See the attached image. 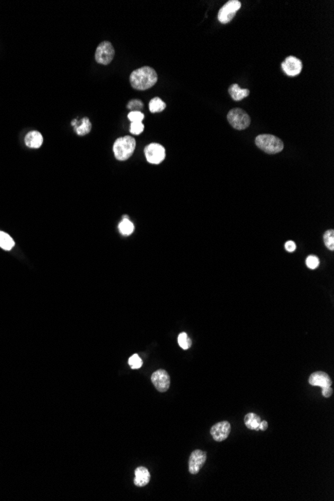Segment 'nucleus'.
Masks as SVG:
<instances>
[{"mask_svg":"<svg viewBox=\"0 0 334 501\" xmlns=\"http://www.w3.org/2000/svg\"><path fill=\"white\" fill-rule=\"evenodd\" d=\"M281 68L288 76H297L302 70V62L294 56H288L281 63Z\"/></svg>","mask_w":334,"mask_h":501,"instance_id":"10","label":"nucleus"},{"mask_svg":"<svg viewBox=\"0 0 334 501\" xmlns=\"http://www.w3.org/2000/svg\"><path fill=\"white\" fill-rule=\"evenodd\" d=\"M309 384L312 386H318V387H326L331 386L332 380L329 377V375L323 371H316L312 373L309 376Z\"/></svg>","mask_w":334,"mask_h":501,"instance_id":"12","label":"nucleus"},{"mask_svg":"<svg viewBox=\"0 0 334 501\" xmlns=\"http://www.w3.org/2000/svg\"><path fill=\"white\" fill-rule=\"evenodd\" d=\"M71 124L73 125L76 133L80 136L88 134L91 131V127H92L89 118H87V117H83L81 120L75 119L71 122Z\"/></svg>","mask_w":334,"mask_h":501,"instance_id":"14","label":"nucleus"},{"mask_svg":"<svg viewBox=\"0 0 334 501\" xmlns=\"http://www.w3.org/2000/svg\"><path fill=\"white\" fill-rule=\"evenodd\" d=\"M118 228L123 235H130L134 231L133 223L129 220V217L127 215H124L122 217V221L119 223Z\"/></svg>","mask_w":334,"mask_h":501,"instance_id":"18","label":"nucleus"},{"mask_svg":"<svg viewBox=\"0 0 334 501\" xmlns=\"http://www.w3.org/2000/svg\"><path fill=\"white\" fill-rule=\"evenodd\" d=\"M24 141L25 144L30 148H39L43 143V136L39 131L33 130L26 134Z\"/></svg>","mask_w":334,"mask_h":501,"instance_id":"15","label":"nucleus"},{"mask_svg":"<svg viewBox=\"0 0 334 501\" xmlns=\"http://www.w3.org/2000/svg\"><path fill=\"white\" fill-rule=\"evenodd\" d=\"M228 92H229V95L231 96V98L235 101H239V100H242L243 98L247 97L249 95V90L248 89H243V88H240L238 84H232L229 86V88H228Z\"/></svg>","mask_w":334,"mask_h":501,"instance_id":"16","label":"nucleus"},{"mask_svg":"<svg viewBox=\"0 0 334 501\" xmlns=\"http://www.w3.org/2000/svg\"><path fill=\"white\" fill-rule=\"evenodd\" d=\"M261 418L260 416H258L257 414L255 413H247L246 415L244 416V423H245V426L247 427L248 429L250 430H256V431H259V424L261 422Z\"/></svg>","mask_w":334,"mask_h":501,"instance_id":"17","label":"nucleus"},{"mask_svg":"<svg viewBox=\"0 0 334 501\" xmlns=\"http://www.w3.org/2000/svg\"><path fill=\"white\" fill-rule=\"evenodd\" d=\"M134 484L138 487H143L147 485L150 481V472L144 467V466H139L134 471Z\"/></svg>","mask_w":334,"mask_h":501,"instance_id":"13","label":"nucleus"},{"mask_svg":"<svg viewBox=\"0 0 334 501\" xmlns=\"http://www.w3.org/2000/svg\"><path fill=\"white\" fill-rule=\"evenodd\" d=\"M206 459H207V454L205 451L200 450V449H196V450L192 451V453L189 456V460H188L189 472L193 475L197 474L203 467L204 463L206 462Z\"/></svg>","mask_w":334,"mask_h":501,"instance_id":"8","label":"nucleus"},{"mask_svg":"<svg viewBox=\"0 0 334 501\" xmlns=\"http://www.w3.org/2000/svg\"><path fill=\"white\" fill-rule=\"evenodd\" d=\"M333 393V390L330 386H326V387H322V395L324 397H326V398H328V397H330Z\"/></svg>","mask_w":334,"mask_h":501,"instance_id":"29","label":"nucleus"},{"mask_svg":"<svg viewBox=\"0 0 334 501\" xmlns=\"http://www.w3.org/2000/svg\"><path fill=\"white\" fill-rule=\"evenodd\" d=\"M128 119L131 122H142L144 119V114L141 111H131L128 114Z\"/></svg>","mask_w":334,"mask_h":501,"instance_id":"25","label":"nucleus"},{"mask_svg":"<svg viewBox=\"0 0 334 501\" xmlns=\"http://www.w3.org/2000/svg\"><path fill=\"white\" fill-rule=\"evenodd\" d=\"M227 120L229 124L237 130L246 129L250 125L251 122L249 115L240 108H234L228 112Z\"/></svg>","mask_w":334,"mask_h":501,"instance_id":"4","label":"nucleus"},{"mask_svg":"<svg viewBox=\"0 0 334 501\" xmlns=\"http://www.w3.org/2000/svg\"><path fill=\"white\" fill-rule=\"evenodd\" d=\"M128 364L129 366L132 368V369H139L140 367L142 366L143 362H142V359L139 357V355L137 354H133L129 360H128Z\"/></svg>","mask_w":334,"mask_h":501,"instance_id":"23","label":"nucleus"},{"mask_svg":"<svg viewBox=\"0 0 334 501\" xmlns=\"http://www.w3.org/2000/svg\"><path fill=\"white\" fill-rule=\"evenodd\" d=\"M267 427H268V423H267V421H265V420H261V422H260V424H259V430L265 431V430L267 429Z\"/></svg>","mask_w":334,"mask_h":501,"instance_id":"30","label":"nucleus"},{"mask_svg":"<svg viewBox=\"0 0 334 501\" xmlns=\"http://www.w3.org/2000/svg\"><path fill=\"white\" fill-rule=\"evenodd\" d=\"M136 147V141L131 136L119 137L113 144V153L117 160L124 161L131 157Z\"/></svg>","mask_w":334,"mask_h":501,"instance_id":"2","label":"nucleus"},{"mask_svg":"<svg viewBox=\"0 0 334 501\" xmlns=\"http://www.w3.org/2000/svg\"><path fill=\"white\" fill-rule=\"evenodd\" d=\"M323 240H324L325 246L329 250L333 251L334 250V230L333 229L327 230L323 235Z\"/></svg>","mask_w":334,"mask_h":501,"instance_id":"21","label":"nucleus"},{"mask_svg":"<svg viewBox=\"0 0 334 501\" xmlns=\"http://www.w3.org/2000/svg\"><path fill=\"white\" fill-rule=\"evenodd\" d=\"M127 108L132 111H140L143 108V103L138 99L131 100L127 104Z\"/></svg>","mask_w":334,"mask_h":501,"instance_id":"26","label":"nucleus"},{"mask_svg":"<svg viewBox=\"0 0 334 501\" xmlns=\"http://www.w3.org/2000/svg\"><path fill=\"white\" fill-rule=\"evenodd\" d=\"M178 344H179V346L182 349L187 350V349L190 348L191 344H192V341H191V339L188 337V335L185 332H181L178 335Z\"/></svg>","mask_w":334,"mask_h":501,"instance_id":"22","label":"nucleus"},{"mask_svg":"<svg viewBox=\"0 0 334 501\" xmlns=\"http://www.w3.org/2000/svg\"><path fill=\"white\" fill-rule=\"evenodd\" d=\"M151 382L159 392H165L170 386V376L164 369H158L151 375Z\"/></svg>","mask_w":334,"mask_h":501,"instance_id":"9","label":"nucleus"},{"mask_svg":"<svg viewBox=\"0 0 334 501\" xmlns=\"http://www.w3.org/2000/svg\"><path fill=\"white\" fill-rule=\"evenodd\" d=\"M231 431V425L228 421H221L216 424H214L211 429H210V434H211L212 438L217 441L221 442L227 439L229 436Z\"/></svg>","mask_w":334,"mask_h":501,"instance_id":"11","label":"nucleus"},{"mask_svg":"<svg viewBox=\"0 0 334 501\" xmlns=\"http://www.w3.org/2000/svg\"><path fill=\"white\" fill-rule=\"evenodd\" d=\"M114 54H115V51H114V47L112 46V44L108 41H103L96 48L95 60L99 64L107 65L114 58Z\"/></svg>","mask_w":334,"mask_h":501,"instance_id":"6","label":"nucleus"},{"mask_svg":"<svg viewBox=\"0 0 334 501\" xmlns=\"http://www.w3.org/2000/svg\"><path fill=\"white\" fill-rule=\"evenodd\" d=\"M255 144L262 151L268 154H276L283 150V142L272 134H260L255 138Z\"/></svg>","mask_w":334,"mask_h":501,"instance_id":"3","label":"nucleus"},{"mask_svg":"<svg viewBox=\"0 0 334 501\" xmlns=\"http://www.w3.org/2000/svg\"><path fill=\"white\" fill-rule=\"evenodd\" d=\"M241 8V2L238 0H229L226 2L218 11L217 18L219 22L226 24L229 23L236 14V12Z\"/></svg>","mask_w":334,"mask_h":501,"instance_id":"5","label":"nucleus"},{"mask_svg":"<svg viewBox=\"0 0 334 501\" xmlns=\"http://www.w3.org/2000/svg\"><path fill=\"white\" fill-rule=\"evenodd\" d=\"M14 245L15 242L12 237L3 231H0V247L6 251H9L14 247Z\"/></svg>","mask_w":334,"mask_h":501,"instance_id":"19","label":"nucleus"},{"mask_svg":"<svg viewBox=\"0 0 334 501\" xmlns=\"http://www.w3.org/2000/svg\"><path fill=\"white\" fill-rule=\"evenodd\" d=\"M144 130V125L142 122H132L130 125V132L134 135L141 134Z\"/></svg>","mask_w":334,"mask_h":501,"instance_id":"27","label":"nucleus"},{"mask_svg":"<svg viewBox=\"0 0 334 501\" xmlns=\"http://www.w3.org/2000/svg\"><path fill=\"white\" fill-rule=\"evenodd\" d=\"M158 76L152 67L143 66L130 74V84L136 90H147L157 82Z\"/></svg>","mask_w":334,"mask_h":501,"instance_id":"1","label":"nucleus"},{"mask_svg":"<svg viewBox=\"0 0 334 501\" xmlns=\"http://www.w3.org/2000/svg\"><path fill=\"white\" fill-rule=\"evenodd\" d=\"M144 154L149 163L159 164L165 158V148L158 143H151L144 148Z\"/></svg>","mask_w":334,"mask_h":501,"instance_id":"7","label":"nucleus"},{"mask_svg":"<svg viewBox=\"0 0 334 501\" xmlns=\"http://www.w3.org/2000/svg\"><path fill=\"white\" fill-rule=\"evenodd\" d=\"M166 104L159 97H154L149 102V110L151 113H158L165 109Z\"/></svg>","mask_w":334,"mask_h":501,"instance_id":"20","label":"nucleus"},{"mask_svg":"<svg viewBox=\"0 0 334 501\" xmlns=\"http://www.w3.org/2000/svg\"><path fill=\"white\" fill-rule=\"evenodd\" d=\"M306 265L310 269L317 268L318 265H319V259H318V257L315 256V255H309L306 258Z\"/></svg>","mask_w":334,"mask_h":501,"instance_id":"24","label":"nucleus"},{"mask_svg":"<svg viewBox=\"0 0 334 501\" xmlns=\"http://www.w3.org/2000/svg\"><path fill=\"white\" fill-rule=\"evenodd\" d=\"M285 249L288 251V252H293L295 249H296V244L293 242V241H287V242L285 243Z\"/></svg>","mask_w":334,"mask_h":501,"instance_id":"28","label":"nucleus"}]
</instances>
